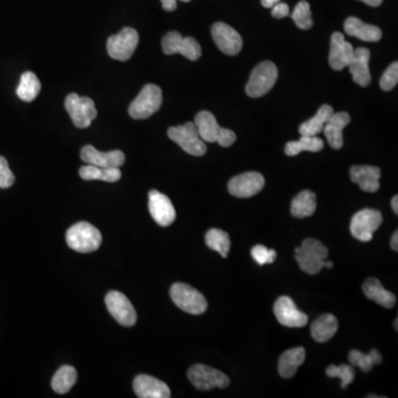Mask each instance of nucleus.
<instances>
[{"label":"nucleus","mask_w":398,"mask_h":398,"mask_svg":"<svg viewBox=\"0 0 398 398\" xmlns=\"http://www.w3.org/2000/svg\"><path fill=\"white\" fill-rule=\"evenodd\" d=\"M194 123L205 143H218L223 148H229L237 140L235 132L229 128H221L213 113L208 111L198 113Z\"/></svg>","instance_id":"obj_1"},{"label":"nucleus","mask_w":398,"mask_h":398,"mask_svg":"<svg viewBox=\"0 0 398 398\" xmlns=\"http://www.w3.org/2000/svg\"><path fill=\"white\" fill-rule=\"evenodd\" d=\"M65 239L71 249L82 253L96 251L102 243L100 231L85 221L75 223L70 227L67 231Z\"/></svg>","instance_id":"obj_2"},{"label":"nucleus","mask_w":398,"mask_h":398,"mask_svg":"<svg viewBox=\"0 0 398 398\" xmlns=\"http://www.w3.org/2000/svg\"><path fill=\"white\" fill-rule=\"evenodd\" d=\"M328 255V248L316 239H306L301 247L296 249V259L301 270L309 275H316L326 268Z\"/></svg>","instance_id":"obj_3"},{"label":"nucleus","mask_w":398,"mask_h":398,"mask_svg":"<svg viewBox=\"0 0 398 398\" xmlns=\"http://www.w3.org/2000/svg\"><path fill=\"white\" fill-rule=\"evenodd\" d=\"M163 103V94L160 87L146 84L128 108V114L134 120H145L160 110Z\"/></svg>","instance_id":"obj_4"},{"label":"nucleus","mask_w":398,"mask_h":398,"mask_svg":"<svg viewBox=\"0 0 398 398\" xmlns=\"http://www.w3.org/2000/svg\"><path fill=\"white\" fill-rule=\"evenodd\" d=\"M170 298L178 308L193 316H199L207 310L208 303L203 293L185 283L173 284Z\"/></svg>","instance_id":"obj_5"},{"label":"nucleus","mask_w":398,"mask_h":398,"mask_svg":"<svg viewBox=\"0 0 398 398\" xmlns=\"http://www.w3.org/2000/svg\"><path fill=\"white\" fill-rule=\"evenodd\" d=\"M278 79V69L275 63L265 61L257 65L251 72L248 83L245 85V92L250 98H260L265 96Z\"/></svg>","instance_id":"obj_6"},{"label":"nucleus","mask_w":398,"mask_h":398,"mask_svg":"<svg viewBox=\"0 0 398 398\" xmlns=\"http://www.w3.org/2000/svg\"><path fill=\"white\" fill-rule=\"evenodd\" d=\"M168 138L181 146L186 153L193 156H203L207 152V146L201 140L195 123L188 122L184 126H173L167 132Z\"/></svg>","instance_id":"obj_7"},{"label":"nucleus","mask_w":398,"mask_h":398,"mask_svg":"<svg viewBox=\"0 0 398 398\" xmlns=\"http://www.w3.org/2000/svg\"><path fill=\"white\" fill-rule=\"evenodd\" d=\"M65 106L73 124L79 128H87L98 116L96 104L88 96H80L71 93L65 101Z\"/></svg>","instance_id":"obj_8"},{"label":"nucleus","mask_w":398,"mask_h":398,"mask_svg":"<svg viewBox=\"0 0 398 398\" xmlns=\"http://www.w3.org/2000/svg\"><path fill=\"white\" fill-rule=\"evenodd\" d=\"M383 223L381 211L366 208L356 213L352 218L350 231L354 238L362 243H368L373 239V233Z\"/></svg>","instance_id":"obj_9"},{"label":"nucleus","mask_w":398,"mask_h":398,"mask_svg":"<svg viewBox=\"0 0 398 398\" xmlns=\"http://www.w3.org/2000/svg\"><path fill=\"white\" fill-rule=\"evenodd\" d=\"M188 380L199 391H211L213 388L228 387L229 378L223 372L211 366L196 364L188 371Z\"/></svg>","instance_id":"obj_10"},{"label":"nucleus","mask_w":398,"mask_h":398,"mask_svg":"<svg viewBox=\"0 0 398 398\" xmlns=\"http://www.w3.org/2000/svg\"><path fill=\"white\" fill-rule=\"evenodd\" d=\"M138 31L131 27L124 28L118 35L109 37L106 49L109 55L114 60L128 61L138 48Z\"/></svg>","instance_id":"obj_11"},{"label":"nucleus","mask_w":398,"mask_h":398,"mask_svg":"<svg viewBox=\"0 0 398 398\" xmlns=\"http://www.w3.org/2000/svg\"><path fill=\"white\" fill-rule=\"evenodd\" d=\"M162 47L165 55L181 53L192 61L201 58V47L193 37L184 38L177 31H170L162 40Z\"/></svg>","instance_id":"obj_12"},{"label":"nucleus","mask_w":398,"mask_h":398,"mask_svg":"<svg viewBox=\"0 0 398 398\" xmlns=\"http://www.w3.org/2000/svg\"><path fill=\"white\" fill-rule=\"evenodd\" d=\"M106 304L111 316L123 326H133L138 314L131 301L120 291H110L106 297Z\"/></svg>","instance_id":"obj_13"},{"label":"nucleus","mask_w":398,"mask_h":398,"mask_svg":"<svg viewBox=\"0 0 398 398\" xmlns=\"http://www.w3.org/2000/svg\"><path fill=\"white\" fill-rule=\"evenodd\" d=\"M265 187V177L257 172H247L231 178L228 191L238 198H249L257 195Z\"/></svg>","instance_id":"obj_14"},{"label":"nucleus","mask_w":398,"mask_h":398,"mask_svg":"<svg viewBox=\"0 0 398 398\" xmlns=\"http://www.w3.org/2000/svg\"><path fill=\"white\" fill-rule=\"evenodd\" d=\"M273 312L279 324L288 328H302L308 324V316L299 311L294 301L289 297H280L275 303Z\"/></svg>","instance_id":"obj_15"},{"label":"nucleus","mask_w":398,"mask_h":398,"mask_svg":"<svg viewBox=\"0 0 398 398\" xmlns=\"http://www.w3.org/2000/svg\"><path fill=\"white\" fill-rule=\"evenodd\" d=\"M148 209L154 221L162 227H167L175 221V208L170 198L155 189L148 193Z\"/></svg>","instance_id":"obj_16"},{"label":"nucleus","mask_w":398,"mask_h":398,"mask_svg":"<svg viewBox=\"0 0 398 398\" xmlns=\"http://www.w3.org/2000/svg\"><path fill=\"white\" fill-rule=\"evenodd\" d=\"M214 41L225 55H236L243 48V39L237 31L231 26L223 23H217L211 28Z\"/></svg>","instance_id":"obj_17"},{"label":"nucleus","mask_w":398,"mask_h":398,"mask_svg":"<svg viewBox=\"0 0 398 398\" xmlns=\"http://www.w3.org/2000/svg\"><path fill=\"white\" fill-rule=\"evenodd\" d=\"M80 156L85 163L100 167H121L126 163V155L121 150L100 152L92 145H85L82 148Z\"/></svg>","instance_id":"obj_18"},{"label":"nucleus","mask_w":398,"mask_h":398,"mask_svg":"<svg viewBox=\"0 0 398 398\" xmlns=\"http://www.w3.org/2000/svg\"><path fill=\"white\" fill-rule=\"evenodd\" d=\"M354 48L341 33H334L331 37L328 62L331 68L336 71L343 70L353 58Z\"/></svg>","instance_id":"obj_19"},{"label":"nucleus","mask_w":398,"mask_h":398,"mask_svg":"<svg viewBox=\"0 0 398 398\" xmlns=\"http://www.w3.org/2000/svg\"><path fill=\"white\" fill-rule=\"evenodd\" d=\"M133 389L140 398H170L172 396L167 384L145 374L134 378Z\"/></svg>","instance_id":"obj_20"},{"label":"nucleus","mask_w":398,"mask_h":398,"mask_svg":"<svg viewBox=\"0 0 398 398\" xmlns=\"http://www.w3.org/2000/svg\"><path fill=\"white\" fill-rule=\"evenodd\" d=\"M381 174V170L376 166L356 165L350 170L352 182L366 193H375L380 189Z\"/></svg>","instance_id":"obj_21"},{"label":"nucleus","mask_w":398,"mask_h":398,"mask_svg":"<svg viewBox=\"0 0 398 398\" xmlns=\"http://www.w3.org/2000/svg\"><path fill=\"white\" fill-rule=\"evenodd\" d=\"M350 116L348 113H333L324 126V132L328 140V145L334 150L343 148V130L350 124Z\"/></svg>","instance_id":"obj_22"},{"label":"nucleus","mask_w":398,"mask_h":398,"mask_svg":"<svg viewBox=\"0 0 398 398\" xmlns=\"http://www.w3.org/2000/svg\"><path fill=\"white\" fill-rule=\"evenodd\" d=\"M371 58V52L366 48L354 49L353 58L348 63L350 74L353 77L354 82L361 85L363 88L371 83V72L368 68Z\"/></svg>","instance_id":"obj_23"},{"label":"nucleus","mask_w":398,"mask_h":398,"mask_svg":"<svg viewBox=\"0 0 398 398\" xmlns=\"http://www.w3.org/2000/svg\"><path fill=\"white\" fill-rule=\"evenodd\" d=\"M344 31L346 35L358 38L366 43H377L381 40L382 31L376 26L363 23L361 19L350 17L344 23Z\"/></svg>","instance_id":"obj_24"},{"label":"nucleus","mask_w":398,"mask_h":398,"mask_svg":"<svg viewBox=\"0 0 398 398\" xmlns=\"http://www.w3.org/2000/svg\"><path fill=\"white\" fill-rule=\"evenodd\" d=\"M304 360H306V350L301 346L286 350L279 360V374L283 378L293 377L298 371L299 366L302 365Z\"/></svg>","instance_id":"obj_25"},{"label":"nucleus","mask_w":398,"mask_h":398,"mask_svg":"<svg viewBox=\"0 0 398 398\" xmlns=\"http://www.w3.org/2000/svg\"><path fill=\"white\" fill-rule=\"evenodd\" d=\"M363 292L366 298L375 301L377 304L384 308L391 309L395 306V294L386 290L378 279H367L363 284Z\"/></svg>","instance_id":"obj_26"},{"label":"nucleus","mask_w":398,"mask_h":398,"mask_svg":"<svg viewBox=\"0 0 398 398\" xmlns=\"http://www.w3.org/2000/svg\"><path fill=\"white\" fill-rule=\"evenodd\" d=\"M338 328V319L333 314H324L311 326V336L319 343H324L336 336Z\"/></svg>","instance_id":"obj_27"},{"label":"nucleus","mask_w":398,"mask_h":398,"mask_svg":"<svg viewBox=\"0 0 398 398\" xmlns=\"http://www.w3.org/2000/svg\"><path fill=\"white\" fill-rule=\"evenodd\" d=\"M79 175L84 181H103L116 183L122 177L120 167H100V166H82L79 170Z\"/></svg>","instance_id":"obj_28"},{"label":"nucleus","mask_w":398,"mask_h":398,"mask_svg":"<svg viewBox=\"0 0 398 398\" xmlns=\"http://www.w3.org/2000/svg\"><path fill=\"white\" fill-rule=\"evenodd\" d=\"M333 108L330 106H322L319 109L318 113L314 118L301 124L299 128V132L303 136H316L321 132H324V126H326L328 121L333 114Z\"/></svg>","instance_id":"obj_29"},{"label":"nucleus","mask_w":398,"mask_h":398,"mask_svg":"<svg viewBox=\"0 0 398 398\" xmlns=\"http://www.w3.org/2000/svg\"><path fill=\"white\" fill-rule=\"evenodd\" d=\"M316 196L314 192L303 191L293 198L291 203V214L293 217H310L316 213Z\"/></svg>","instance_id":"obj_30"},{"label":"nucleus","mask_w":398,"mask_h":398,"mask_svg":"<svg viewBox=\"0 0 398 398\" xmlns=\"http://www.w3.org/2000/svg\"><path fill=\"white\" fill-rule=\"evenodd\" d=\"M40 90V81L35 73L27 71L21 75V82H19L17 88L18 98L25 101V102H33L37 98Z\"/></svg>","instance_id":"obj_31"},{"label":"nucleus","mask_w":398,"mask_h":398,"mask_svg":"<svg viewBox=\"0 0 398 398\" xmlns=\"http://www.w3.org/2000/svg\"><path fill=\"white\" fill-rule=\"evenodd\" d=\"M324 140H321L318 136H303L299 140H292L287 143L284 152L288 156H297L303 152V150H308V152H320L324 150Z\"/></svg>","instance_id":"obj_32"},{"label":"nucleus","mask_w":398,"mask_h":398,"mask_svg":"<svg viewBox=\"0 0 398 398\" xmlns=\"http://www.w3.org/2000/svg\"><path fill=\"white\" fill-rule=\"evenodd\" d=\"M78 378V373L73 366L65 365L59 368L53 376L51 386L53 391L58 394H65L70 391Z\"/></svg>","instance_id":"obj_33"},{"label":"nucleus","mask_w":398,"mask_h":398,"mask_svg":"<svg viewBox=\"0 0 398 398\" xmlns=\"http://www.w3.org/2000/svg\"><path fill=\"white\" fill-rule=\"evenodd\" d=\"M205 241L206 245L211 250L219 253L223 258L228 257L231 243L229 235L226 231H221V229H211V231H208L207 233H206Z\"/></svg>","instance_id":"obj_34"},{"label":"nucleus","mask_w":398,"mask_h":398,"mask_svg":"<svg viewBox=\"0 0 398 398\" xmlns=\"http://www.w3.org/2000/svg\"><path fill=\"white\" fill-rule=\"evenodd\" d=\"M382 355L377 350H372L368 354L362 353L360 350H350L348 353V361L352 365L360 368L364 373H368L374 365L381 363Z\"/></svg>","instance_id":"obj_35"},{"label":"nucleus","mask_w":398,"mask_h":398,"mask_svg":"<svg viewBox=\"0 0 398 398\" xmlns=\"http://www.w3.org/2000/svg\"><path fill=\"white\" fill-rule=\"evenodd\" d=\"M291 17H292L297 27L300 28L302 31H309L314 26L310 5H309L308 1H304V0H302L296 6Z\"/></svg>","instance_id":"obj_36"},{"label":"nucleus","mask_w":398,"mask_h":398,"mask_svg":"<svg viewBox=\"0 0 398 398\" xmlns=\"http://www.w3.org/2000/svg\"><path fill=\"white\" fill-rule=\"evenodd\" d=\"M326 375L328 377L338 378L341 381V386L346 389L355 377V371L350 365L342 364V365H330L326 368Z\"/></svg>","instance_id":"obj_37"},{"label":"nucleus","mask_w":398,"mask_h":398,"mask_svg":"<svg viewBox=\"0 0 398 398\" xmlns=\"http://www.w3.org/2000/svg\"><path fill=\"white\" fill-rule=\"evenodd\" d=\"M251 255L258 265H263L267 263L275 262L277 258L276 250L268 249L262 245H257L251 249Z\"/></svg>","instance_id":"obj_38"},{"label":"nucleus","mask_w":398,"mask_h":398,"mask_svg":"<svg viewBox=\"0 0 398 398\" xmlns=\"http://www.w3.org/2000/svg\"><path fill=\"white\" fill-rule=\"evenodd\" d=\"M398 82V63H392L387 69H386L384 74L382 75L380 85H381L382 90L391 91L395 88Z\"/></svg>","instance_id":"obj_39"},{"label":"nucleus","mask_w":398,"mask_h":398,"mask_svg":"<svg viewBox=\"0 0 398 398\" xmlns=\"http://www.w3.org/2000/svg\"><path fill=\"white\" fill-rule=\"evenodd\" d=\"M13 183H15V175L9 168L7 160L3 156H0V188L6 189V188L11 187Z\"/></svg>","instance_id":"obj_40"},{"label":"nucleus","mask_w":398,"mask_h":398,"mask_svg":"<svg viewBox=\"0 0 398 398\" xmlns=\"http://www.w3.org/2000/svg\"><path fill=\"white\" fill-rule=\"evenodd\" d=\"M290 15V8L287 4L278 3L272 7V17L277 19L288 17Z\"/></svg>","instance_id":"obj_41"},{"label":"nucleus","mask_w":398,"mask_h":398,"mask_svg":"<svg viewBox=\"0 0 398 398\" xmlns=\"http://www.w3.org/2000/svg\"><path fill=\"white\" fill-rule=\"evenodd\" d=\"M162 6L166 11H174L177 8V0H160Z\"/></svg>","instance_id":"obj_42"},{"label":"nucleus","mask_w":398,"mask_h":398,"mask_svg":"<svg viewBox=\"0 0 398 398\" xmlns=\"http://www.w3.org/2000/svg\"><path fill=\"white\" fill-rule=\"evenodd\" d=\"M278 3H280V0H261V4L265 8H272Z\"/></svg>","instance_id":"obj_43"},{"label":"nucleus","mask_w":398,"mask_h":398,"mask_svg":"<svg viewBox=\"0 0 398 398\" xmlns=\"http://www.w3.org/2000/svg\"><path fill=\"white\" fill-rule=\"evenodd\" d=\"M360 1H363L366 5L372 6V7H378L383 3V0H360Z\"/></svg>","instance_id":"obj_44"},{"label":"nucleus","mask_w":398,"mask_h":398,"mask_svg":"<svg viewBox=\"0 0 398 398\" xmlns=\"http://www.w3.org/2000/svg\"><path fill=\"white\" fill-rule=\"evenodd\" d=\"M391 245H392V249H393V250H395V251L398 250V233H397V231H395V233H394L393 237H392Z\"/></svg>","instance_id":"obj_45"},{"label":"nucleus","mask_w":398,"mask_h":398,"mask_svg":"<svg viewBox=\"0 0 398 398\" xmlns=\"http://www.w3.org/2000/svg\"><path fill=\"white\" fill-rule=\"evenodd\" d=\"M392 208H393L394 213L398 214V197H397V196H394L393 199H392Z\"/></svg>","instance_id":"obj_46"},{"label":"nucleus","mask_w":398,"mask_h":398,"mask_svg":"<svg viewBox=\"0 0 398 398\" xmlns=\"http://www.w3.org/2000/svg\"><path fill=\"white\" fill-rule=\"evenodd\" d=\"M395 328H396V330H397V328H397V319H396V320H395Z\"/></svg>","instance_id":"obj_47"},{"label":"nucleus","mask_w":398,"mask_h":398,"mask_svg":"<svg viewBox=\"0 0 398 398\" xmlns=\"http://www.w3.org/2000/svg\"><path fill=\"white\" fill-rule=\"evenodd\" d=\"M182 1H184V3H188V1H191V0H182Z\"/></svg>","instance_id":"obj_48"}]
</instances>
